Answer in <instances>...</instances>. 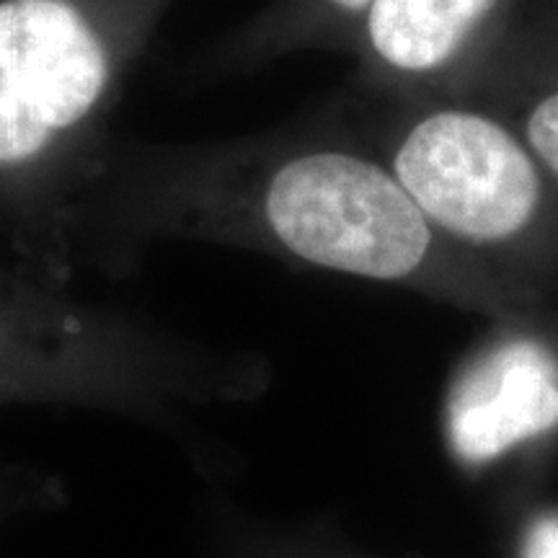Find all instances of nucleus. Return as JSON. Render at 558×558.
<instances>
[{
	"label": "nucleus",
	"mask_w": 558,
	"mask_h": 558,
	"mask_svg": "<svg viewBox=\"0 0 558 558\" xmlns=\"http://www.w3.org/2000/svg\"><path fill=\"white\" fill-rule=\"evenodd\" d=\"M192 241L393 284L494 318L548 305L452 248L365 140L324 114L205 143L114 140L78 228V269L124 277Z\"/></svg>",
	"instance_id": "nucleus-1"
},
{
	"label": "nucleus",
	"mask_w": 558,
	"mask_h": 558,
	"mask_svg": "<svg viewBox=\"0 0 558 558\" xmlns=\"http://www.w3.org/2000/svg\"><path fill=\"white\" fill-rule=\"evenodd\" d=\"M177 0H0V230L60 284L114 148L111 117Z\"/></svg>",
	"instance_id": "nucleus-2"
},
{
	"label": "nucleus",
	"mask_w": 558,
	"mask_h": 558,
	"mask_svg": "<svg viewBox=\"0 0 558 558\" xmlns=\"http://www.w3.org/2000/svg\"><path fill=\"white\" fill-rule=\"evenodd\" d=\"M269 378L259 354L209 349L0 262V407L104 411L184 439L192 414L254 399Z\"/></svg>",
	"instance_id": "nucleus-3"
},
{
	"label": "nucleus",
	"mask_w": 558,
	"mask_h": 558,
	"mask_svg": "<svg viewBox=\"0 0 558 558\" xmlns=\"http://www.w3.org/2000/svg\"><path fill=\"white\" fill-rule=\"evenodd\" d=\"M331 107L378 153L432 228L469 259L548 303L558 292V190L522 137L471 96H388Z\"/></svg>",
	"instance_id": "nucleus-4"
},
{
	"label": "nucleus",
	"mask_w": 558,
	"mask_h": 558,
	"mask_svg": "<svg viewBox=\"0 0 558 558\" xmlns=\"http://www.w3.org/2000/svg\"><path fill=\"white\" fill-rule=\"evenodd\" d=\"M558 437V313L488 318L442 399V439L465 473H488Z\"/></svg>",
	"instance_id": "nucleus-5"
},
{
	"label": "nucleus",
	"mask_w": 558,
	"mask_h": 558,
	"mask_svg": "<svg viewBox=\"0 0 558 558\" xmlns=\"http://www.w3.org/2000/svg\"><path fill=\"white\" fill-rule=\"evenodd\" d=\"M554 0H373L347 54L365 94L456 96Z\"/></svg>",
	"instance_id": "nucleus-6"
},
{
	"label": "nucleus",
	"mask_w": 558,
	"mask_h": 558,
	"mask_svg": "<svg viewBox=\"0 0 558 558\" xmlns=\"http://www.w3.org/2000/svg\"><path fill=\"white\" fill-rule=\"evenodd\" d=\"M456 96L484 101L505 117L558 190V0Z\"/></svg>",
	"instance_id": "nucleus-7"
},
{
	"label": "nucleus",
	"mask_w": 558,
	"mask_h": 558,
	"mask_svg": "<svg viewBox=\"0 0 558 558\" xmlns=\"http://www.w3.org/2000/svg\"><path fill=\"white\" fill-rule=\"evenodd\" d=\"M369 3L373 0H269L209 47L194 68L202 75H230L308 50L347 52Z\"/></svg>",
	"instance_id": "nucleus-8"
},
{
	"label": "nucleus",
	"mask_w": 558,
	"mask_h": 558,
	"mask_svg": "<svg viewBox=\"0 0 558 558\" xmlns=\"http://www.w3.org/2000/svg\"><path fill=\"white\" fill-rule=\"evenodd\" d=\"M514 558H558V505H543L522 520Z\"/></svg>",
	"instance_id": "nucleus-9"
},
{
	"label": "nucleus",
	"mask_w": 558,
	"mask_h": 558,
	"mask_svg": "<svg viewBox=\"0 0 558 558\" xmlns=\"http://www.w3.org/2000/svg\"><path fill=\"white\" fill-rule=\"evenodd\" d=\"M233 558H341L324 554L300 541H282V538H239L235 541Z\"/></svg>",
	"instance_id": "nucleus-10"
}]
</instances>
